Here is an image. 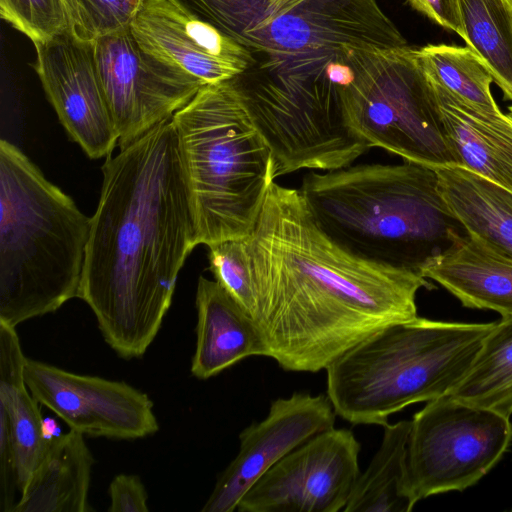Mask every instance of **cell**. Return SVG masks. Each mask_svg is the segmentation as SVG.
I'll return each instance as SVG.
<instances>
[{
    "label": "cell",
    "mask_w": 512,
    "mask_h": 512,
    "mask_svg": "<svg viewBox=\"0 0 512 512\" xmlns=\"http://www.w3.org/2000/svg\"><path fill=\"white\" fill-rule=\"evenodd\" d=\"M417 11L424 14L437 25L451 30L460 36L462 26L458 0H407Z\"/></svg>",
    "instance_id": "30"
},
{
    "label": "cell",
    "mask_w": 512,
    "mask_h": 512,
    "mask_svg": "<svg viewBox=\"0 0 512 512\" xmlns=\"http://www.w3.org/2000/svg\"><path fill=\"white\" fill-rule=\"evenodd\" d=\"M195 303L193 376L205 380L247 357L264 356L263 343L252 316L216 280L199 277Z\"/></svg>",
    "instance_id": "19"
},
{
    "label": "cell",
    "mask_w": 512,
    "mask_h": 512,
    "mask_svg": "<svg viewBox=\"0 0 512 512\" xmlns=\"http://www.w3.org/2000/svg\"><path fill=\"white\" fill-rule=\"evenodd\" d=\"M78 298L123 359L144 355L198 245L172 117L106 157Z\"/></svg>",
    "instance_id": "2"
},
{
    "label": "cell",
    "mask_w": 512,
    "mask_h": 512,
    "mask_svg": "<svg viewBox=\"0 0 512 512\" xmlns=\"http://www.w3.org/2000/svg\"><path fill=\"white\" fill-rule=\"evenodd\" d=\"M208 248L215 280L252 316L255 296L247 238L220 241Z\"/></svg>",
    "instance_id": "27"
},
{
    "label": "cell",
    "mask_w": 512,
    "mask_h": 512,
    "mask_svg": "<svg viewBox=\"0 0 512 512\" xmlns=\"http://www.w3.org/2000/svg\"><path fill=\"white\" fill-rule=\"evenodd\" d=\"M327 395L295 392L274 400L268 415L239 435L236 457L219 475L202 512H233L242 497L278 461L314 435L334 427Z\"/></svg>",
    "instance_id": "15"
},
{
    "label": "cell",
    "mask_w": 512,
    "mask_h": 512,
    "mask_svg": "<svg viewBox=\"0 0 512 512\" xmlns=\"http://www.w3.org/2000/svg\"><path fill=\"white\" fill-rule=\"evenodd\" d=\"M264 356L315 373L394 323L416 318L420 272L362 258L318 224L301 191L273 182L247 238Z\"/></svg>",
    "instance_id": "1"
},
{
    "label": "cell",
    "mask_w": 512,
    "mask_h": 512,
    "mask_svg": "<svg viewBox=\"0 0 512 512\" xmlns=\"http://www.w3.org/2000/svg\"><path fill=\"white\" fill-rule=\"evenodd\" d=\"M77 20L73 33L86 41L128 28L142 0H74Z\"/></svg>",
    "instance_id": "28"
},
{
    "label": "cell",
    "mask_w": 512,
    "mask_h": 512,
    "mask_svg": "<svg viewBox=\"0 0 512 512\" xmlns=\"http://www.w3.org/2000/svg\"><path fill=\"white\" fill-rule=\"evenodd\" d=\"M430 83L443 133L457 165L512 192V118L502 111H486Z\"/></svg>",
    "instance_id": "18"
},
{
    "label": "cell",
    "mask_w": 512,
    "mask_h": 512,
    "mask_svg": "<svg viewBox=\"0 0 512 512\" xmlns=\"http://www.w3.org/2000/svg\"><path fill=\"white\" fill-rule=\"evenodd\" d=\"M419 272L466 307L512 317V257L466 232H454L445 248L424 260Z\"/></svg>",
    "instance_id": "17"
},
{
    "label": "cell",
    "mask_w": 512,
    "mask_h": 512,
    "mask_svg": "<svg viewBox=\"0 0 512 512\" xmlns=\"http://www.w3.org/2000/svg\"><path fill=\"white\" fill-rule=\"evenodd\" d=\"M129 28L147 54L202 85L231 80L254 64L242 44L168 0H142Z\"/></svg>",
    "instance_id": "14"
},
{
    "label": "cell",
    "mask_w": 512,
    "mask_h": 512,
    "mask_svg": "<svg viewBox=\"0 0 512 512\" xmlns=\"http://www.w3.org/2000/svg\"><path fill=\"white\" fill-rule=\"evenodd\" d=\"M91 218L0 141V321L16 327L78 297Z\"/></svg>",
    "instance_id": "4"
},
{
    "label": "cell",
    "mask_w": 512,
    "mask_h": 512,
    "mask_svg": "<svg viewBox=\"0 0 512 512\" xmlns=\"http://www.w3.org/2000/svg\"><path fill=\"white\" fill-rule=\"evenodd\" d=\"M461 37L512 101V0H458Z\"/></svg>",
    "instance_id": "24"
},
{
    "label": "cell",
    "mask_w": 512,
    "mask_h": 512,
    "mask_svg": "<svg viewBox=\"0 0 512 512\" xmlns=\"http://www.w3.org/2000/svg\"><path fill=\"white\" fill-rule=\"evenodd\" d=\"M494 325L417 316L378 330L325 369L336 415L354 425L384 426L405 407L448 394Z\"/></svg>",
    "instance_id": "5"
},
{
    "label": "cell",
    "mask_w": 512,
    "mask_h": 512,
    "mask_svg": "<svg viewBox=\"0 0 512 512\" xmlns=\"http://www.w3.org/2000/svg\"><path fill=\"white\" fill-rule=\"evenodd\" d=\"M16 327L0 321V512H13L50 441L28 389Z\"/></svg>",
    "instance_id": "16"
},
{
    "label": "cell",
    "mask_w": 512,
    "mask_h": 512,
    "mask_svg": "<svg viewBox=\"0 0 512 512\" xmlns=\"http://www.w3.org/2000/svg\"><path fill=\"white\" fill-rule=\"evenodd\" d=\"M381 445L360 473L344 512H409L415 503L407 483L411 421L385 424Z\"/></svg>",
    "instance_id": "22"
},
{
    "label": "cell",
    "mask_w": 512,
    "mask_h": 512,
    "mask_svg": "<svg viewBox=\"0 0 512 512\" xmlns=\"http://www.w3.org/2000/svg\"><path fill=\"white\" fill-rule=\"evenodd\" d=\"M512 438L509 418L449 395L428 401L411 420L407 483L416 504L462 491L499 461Z\"/></svg>",
    "instance_id": "9"
},
{
    "label": "cell",
    "mask_w": 512,
    "mask_h": 512,
    "mask_svg": "<svg viewBox=\"0 0 512 512\" xmlns=\"http://www.w3.org/2000/svg\"><path fill=\"white\" fill-rule=\"evenodd\" d=\"M508 115L512 118V105L508 107Z\"/></svg>",
    "instance_id": "35"
},
{
    "label": "cell",
    "mask_w": 512,
    "mask_h": 512,
    "mask_svg": "<svg viewBox=\"0 0 512 512\" xmlns=\"http://www.w3.org/2000/svg\"><path fill=\"white\" fill-rule=\"evenodd\" d=\"M299 190L332 239L376 263L419 272L458 231L437 173L426 165L404 161L310 172Z\"/></svg>",
    "instance_id": "3"
},
{
    "label": "cell",
    "mask_w": 512,
    "mask_h": 512,
    "mask_svg": "<svg viewBox=\"0 0 512 512\" xmlns=\"http://www.w3.org/2000/svg\"><path fill=\"white\" fill-rule=\"evenodd\" d=\"M434 169L440 194L464 231L512 257V192L462 165Z\"/></svg>",
    "instance_id": "21"
},
{
    "label": "cell",
    "mask_w": 512,
    "mask_h": 512,
    "mask_svg": "<svg viewBox=\"0 0 512 512\" xmlns=\"http://www.w3.org/2000/svg\"><path fill=\"white\" fill-rule=\"evenodd\" d=\"M309 1V0H268L267 6L265 8V19L263 23L259 26L257 31L253 33L247 41L257 32H259L265 25L273 21L276 17L287 14L288 12L292 11L302 3ZM246 41V43H247ZM245 43V45H246ZM244 45V46H245Z\"/></svg>",
    "instance_id": "31"
},
{
    "label": "cell",
    "mask_w": 512,
    "mask_h": 512,
    "mask_svg": "<svg viewBox=\"0 0 512 512\" xmlns=\"http://www.w3.org/2000/svg\"><path fill=\"white\" fill-rule=\"evenodd\" d=\"M64 1H65V4H66V7L68 9V12L70 14V17H71L72 30H73L74 27H75V24H76V20H77V13H76V8H75V3H74V0H64Z\"/></svg>",
    "instance_id": "34"
},
{
    "label": "cell",
    "mask_w": 512,
    "mask_h": 512,
    "mask_svg": "<svg viewBox=\"0 0 512 512\" xmlns=\"http://www.w3.org/2000/svg\"><path fill=\"white\" fill-rule=\"evenodd\" d=\"M172 121L198 245L248 238L275 179L234 80L204 85Z\"/></svg>",
    "instance_id": "6"
},
{
    "label": "cell",
    "mask_w": 512,
    "mask_h": 512,
    "mask_svg": "<svg viewBox=\"0 0 512 512\" xmlns=\"http://www.w3.org/2000/svg\"><path fill=\"white\" fill-rule=\"evenodd\" d=\"M268 0H245V10L252 15H261Z\"/></svg>",
    "instance_id": "33"
},
{
    "label": "cell",
    "mask_w": 512,
    "mask_h": 512,
    "mask_svg": "<svg viewBox=\"0 0 512 512\" xmlns=\"http://www.w3.org/2000/svg\"><path fill=\"white\" fill-rule=\"evenodd\" d=\"M43 431L44 435L48 440L59 437L60 428L54 419L46 418L43 419Z\"/></svg>",
    "instance_id": "32"
},
{
    "label": "cell",
    "mask_w": 512,
    "mask_h": 512,
    "mask_svg": "<svg viewBox=\"0 0 512 512\" xmlns=\"http://www.w3.org/2000/svg\"><path fill=\"white\" fill-rule=\"evenodd\" d=\"M24 377L41 405L84 436L134 440L159 429L152 400L125 382L79 375L28 358Z\"/></svg>",
    "instance_id": "12"
},
{
    "label": "cell",
    "mask_w": 512,
    "mask_h": 512,
    "mask_svg": "<svg viewBox=\"0 0 512 512\" xmlns=\"http://www.w3.org/2000/svg\"><path fill=\"white\" fill-rule=\"evenodd\" d=\"M93 50L120 148L171 118L204 86L147 54L129 27L97 38Z\"/></svg>",
    "instance_id": "11"
},
{
    "label": "cell",
    "mask_w": 512,
    "mask_h": 512,
    "mask_svg": "<svg viewBox=\"0 0 512 512\" xmlns=\"http://www.w3.org/2000/svg\"><path fill=\"white\" fill-rule=\"evenodd\" d=\"M446 395L512 414V317H502L485 337L469 371Z\"/></svg>",
    "instance_id": "23"
},
{
    "label": "cell",
    "mask_w": 512,
    "mask_h": 512,
    "mask_svg": "<svg viewBox=\"0 0 512 512\" xmlns=\"http://www.w3.org/2000/svg\"><path fill=\"white\" fill-rule=\"evenodd\" d=\"M110 512H147L148 495L137 475L119 474L109 485Z\"/></svg>",
    "instance_id": "29"
},
{
    "label": "cell",
    "mask_w": 512,
    "mask_h": 512,
    "mask_svg": "<svg viewBox=\"0 0 512 512\" xmlns=\"http://www.w3.org/2000/svg\"><path fill=\"white\" fill-rule=\"evenodd\" d=\"M93 456L84 435L70 429L53 438L13 512H87Z\"/></svg>",
    "instance_id": "20"
},
{
    "label": "cell",
    "mask_w": 512,
    "mask_h": 512,
    "mask_svg": "<svg viewBox=\"0 0 512 512\" xmlns=\"http://www.w3.org/2000/svg\"><path fill=\"white\" fill-rule=\"evenodd\" d=\"M339 53L349 68L337 85L345 117L370 148L432 168L457 164L418 49L345 47Z\"/></svg>",
    "instance_id": "7"
},
{
    "label": "cell",
    "mask_w": 512,
    "mask_h": 512,
    "mask_svg": "<svg viewBox=\"0 0 512 512\" xmlns=\"http://www.w3.org/2000/svg\"><path fill=\"white\" fill-rule=\"evenodd\" d=\"M34 46V68L69 136L90 158L109 156L119 137L99 78L93 42L67 31Z\"/></svg>",
    "instance_id": "13"
},
{
    "label": "cell",
    "mask_w": 512,
    "mask_h": 512,
    "mask_svg": "<svg viewBox=\"0 0 512 512\" xmlns=\"http://www.w3.org/2000/svg\"><path fill=\"white\" fill-rule=\"evenodd\" d=\"M360 449L349 429L332 427L314 435L271 467L237 511H343L361 473Z\"/></svg>",
    "instance_id": "10"
},
{
    "label": "cell",
    "mask_w": 512,
    "mask_h": 512,
    "mask_svg": "<svg viewBox=\"0 0 512 512\" xmlns=\"http://www.w3.org/2000/svg\"><path fill=\"white\" fill-rule=\"evenodd\" d=\"M431 81L489 112H501L491 93L493 77L483 60L469 47L429 44L418 49Z\"/></svg>",
    "instance_id": "25"
},
{
    "label": "cell",
    "mask_w": 512,
    "mask_h": 512,
    "mask_svg": "<svg viewBox=\"0 0 512 512\" xmlns=\"http://www.w3.org/2000/svg\"><path fill=\"white\" fill-rule=\"evenodd\" d=\"M0 16L34 45L72 31L64 0H0Z\"/></svg>",
    "instance_id": "26"
},
{
    "label": "cell",
    "mask_w": 512,
    "mask_h": 512,
    "mask_svg": "<svg viewBox=\"0 0 512 512\" xmlns=\"http://www.w3.org/2000/svg\"><path fill=\"white\" fill-rule=\"evenodd\" d=\"M325 64L297 72L260 68L233 78L252 124L270 149L274 179L301 169L342 168L370 148L349 126Z\"/></svg>",
    "instance_id": "8"
}]
</instances>
